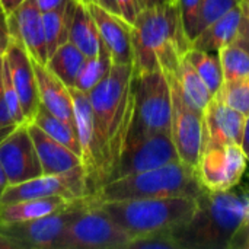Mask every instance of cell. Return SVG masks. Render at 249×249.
I'll return each instance as SVG.
<instances>
[{
  "label": "cell",
  "instance_id": "obj_23",
  "mask_svg": "<svg viewBox=\"0 0 249 249\" xmlns=\"http://www.w3.org/2000/svg\"><path fill=\"white\" fill-rule=\"evenodd\" d=\"M71 201L60 196H53L18 203H0V223H19L38 219L66 207Z\"/></svg>",
  "mask_w": 249,
  "mask_h": 249
},
{
  "label": "cell",
  "instance_id": "obj_12",
  "mask_svg": "<svg viewBox=\"0 0 249 249\" xmlns=\"http://www.w3.org/2000/svg\"><path fill=\"white\" fill-rule=\"evenodd\" d=\"M248 159L241 144H204L197 165L198 179L207 191L233 190L247 171Z\"/></svg>",
  "mask_w": 249,
  "mask_h": 249
},
{
  "label": "cell",
  "instance_id": "obj_16",
  "mask_svg": "<svg viewBox=\"0 0 249 249\" xmlns=\"http://www.w3.org/2000/svg\"><path fill=\"white\" fill-rule=\"evenodd\" d=\"M10 36L18 39L29 53L34 61L47 64L50 55L45 39L42 12L34 0H25L13 13L7 16Z\"/></svg>",
  "mask_w": 249,
  "mask_h": 249
},
{
  "label": "cell",
  "instance_id": "obj_21",
  "mask_svg": "<svg viewBox=\"0 0 249 249\" xmlns=\"http://www.w3.org/2000/svg\"><path fill=\"white\" fill-rule=\"evenodd\" d=\"M241 20L242 12L239 6H236L210 25H207L206 28H203L191 41V48L219 54L223 47L229 45L236 39Z\"/></svg>",
  "mask_w": 249,
  "mask_h": 249
},
{
  "label": "cell",
  "instance_id": "obj_33",
  "mask_svg": "<svg viewBox=\"0 0 249 249\" xmlns=\"http://www.w3.org/2000/svg\"><path fill=\"white\" fill-rule=\"evenodd\" d=\"M236 6H238V0H201L198 32Z\"/></svg>",
  "mask_w": 249,
  "mask_h": 249
},
{
  "label": "cell",
  "instance_id": "obj_19",
  "mask_svg": "<svg viewBox=\"0 0 249 249\" xmlns=\"http://www.w3.org/2000/svg\"><path fill=\"white\" fill-rule=\"evenodd\" d=\"M34 70L38 82L41 105H44L54 115L76 125L74 105L70 88H67L45 64L34 61Z\"/></svg>",
  "mask_w": 249,
  "mask_h": 249
},
{
  "label": "cell",
  "instance_id": "obj_29",
  "mask_svg": "<svg viewBox=\"0 0 249 249\" xmlns=\"http://www.w3.org/2000/svg\"><path fill=\"white\" fill-rule=\"evenodd\" d=\"M112 64H114L112 57L104 44V47L98 55L86 58V63L77 77L74 88L82 90L83 93H89L99 82H102L107 77Z\"/></svg>",
  "mask_w": 249,
  "mask_h": 249
},
{
  "label": "cell",
  "instance_id": "obj_45",
  "mask_svg": "<svg viewBox=\"0 0 249 249\" xmlns=\"http://www.w3.org/2000/svg\"><path fill=\"white\" fill-rule=\"evenodd\" d=\"M9 185H10V184H9L7 175H6V172H4V169H3V166H1V163H0V197H1V194L4 193V190H6Z\"/></svg>",
  "mask_w": 249,
  "mask_h": 249
},
{
  "label": "cell",
  "instance_id": "obj_1",
  "mask_svg": "<svg viewBox=\"0 0 249 249\" xmlns=\"http://www.w3.org/2000/svg\"><path fill=\"white\" fill-rule=\"evenodd\" d=\"M133 73L140 76L162 70L165 76L175 74L179 63L191 48L178 3L143 9L131 26Z\"/></svg>",
  "mask_w": 249,
  "mask_h": 249
},
{
  "label": "cell",
  "instance_id": "obj_11",
  "mask_svg": "<svg viewBox=\"0 0 249 249\" xmlns=\"http://www.w3.org/2000/svg\"><path fill=\"white\" fill-rule=\"evenodd\" d=\"M171 86L172 98V118H171V136L178 152L179 159L196 168L200 160V155L204 143L203 112L193 108L184 98L177 73L166 76Z\"/></svg>",
  "mask_w": 249,
  "mask_h": 249
},
{
  "label": "cell",
  "instance_id": "obj_7",
  "mask_svg": "<svg viewBox=\"0 0 249 249\" xmlns=\"http://www.w3.org/2000/svg\"><path fill=\"white\" fill-rule=\"evenodd\" d=\"M74 105V120L80 142V158L86 171L89 196L93 197L111 178L114 162L108 144L96 124L95 114L86 93L70 88Z\"/></svg>",
  "mask_w": 249,
  "mask_h": 249
},
{
  "label": "cell",
  "instance_id": "obj_3",
  "mask_svg": "<svg viewBox=\"0 0 249 249\" xmlns=\"http://www.w3.org/2000/svg\"><path fill=\"white\" fill-rule=\"evenodd\" d=\"M86 95L115 169L124 152L134 114L133 64L114 63L107 77Z\"/></svg>",
  "mask_w": 249,
  "mask_h": 249
},
{
  "label": "cell",
  "instance_id": "obj_48",
  "mask_svg": "<svg viewBox=\"0 0 249 249\" xmlns=\"http://www.w3.org/2000/svg\"><path fill=\"white\" fill-rule=\"evenodd\" d=\"M1 63H3V55L0 57V92H1Z\"/></svg>",
  "mask_w": 249,
  "mask_h": 249
},
{
  "label": "cell",
  "instance_id": "obj_24",
  "mask_svg": "<svg viewBox=\"0 0 249 249\" xmlns=\"http://www.w3.org/2000/svg\"><path fill=\"white\" fill-rule=\"evenodd\" d=\"M86 55L70 41L58 47L54 54L50 55L47 67L67 86L74 88L77 77L86 63Z\"/></svg>",
  "mask_w": 249,
  "mask_h": 249
},
{
  "label": "cell",
  "instance_id": "obj_44",
  "mask_svg": "<svg viewBox=\"0 0 249 249\" xmlns=\"http://www.w3.org/2000/svg\"><path fill=\"white\" fill-rule=\"evenodd\" d=\"M0 249H20L18 244H15L13 241L7 239L6 236H3L0 233Z\"/></svg>",
  "mask_w": 249,
  "mask_h": 249
},
{
  "label": "cell",
  "instance_id": "obj_10",
  "mask_svg": "<svg viewBox=\"0 0 249 249\" xmlns=\"http://www.w3.org/2000/svg\"><path fill=\"white\" fill-rule=\"evenodd\" d=\"M28 130L34 140L42 174L57 175L66 179L77 198L90 197L82 158L67 146L50 137L34 123H28Z\"/></svg>",
  "mask_w": 249,
  "mask_h": 249
},
{
  "label": "cell",
  "instance_id": "obj_50",
  "mask_svg": "<svg viewBox=\"0 0 249 249\" xmlns=\"http://www.w3.org/2000/svg\"><path fill=\"white\" fill-rule=\"evenodd\" d=\"M238 1H239V0H238Z\"/></svg>",
  "mask_w": 249,
  "mask_h": 249
},
{
  "label": "cell",
  "instance_id": "obj_47",
  "mask_svg": "<svg viewBox=\"0 0 249 249\" xmlns=\"http://www.w3.org/2000/svg\"><path fill=\"white\" fill-rule=\"evenodd\" d=\"M238 6H239V9L242 12V16H245V18L249 19V0H239Z\"/></svg>",
  "mask_w": 249,
  "mask_h": 249
},
{
  "label": "cell",
  "instance_id": "obj_49",
  "mask_svg": "<svg viewBox=\"0 0 249 249\" xmlns=\"http://www.w3.org/2000/svg\"><path fill=\"white\" fill-rule=\"evenodd\" d=\"M171 3H177V0H169Z\"/></svg>",
  "mask_w": 249,
  "mask_h": 249
},
{
  "label": "cell",
  "instance_id": "obj_39",
  "mask_svg": "<svg viewBox=\"0 0 249 249\" xmlns=\"http://www.w3.org/2000/svg\"><path fill=\"white\" fill-rule=\"evenodd\" d=\"M235 42L239 44L241 47H244L249 53V19L245 18V16H242V20H241L239 31H238Z\"/></svg>",
  "mask_w": 249,
  "mask_h": 249
},
{
  "label": "cell",
  "instance_id": "obj_9",
  "mask_svg": "<svg viewBox=\"0 0 249 249\" xmlns=\"http://www.w3.org/2000/svg\"><path fill=\"white\" fill-rule=\"evenodd\" d=\"M90 197L77 198L47 216L19 223H0V233L20 249H54L55 242L89 204Z\"/></svg>",
  "mask_w": 249,
  "mask_h": 249
},
{
  "label": "cell",
  "instance_id": "obj_30",
  "mask_svg": "<svg viewBox=\"0 0 249 249\" xmlns=\"http://www.w3.org/2000/svg\"><path fill=\"white\" fill-rule=\"evenodd\" d=\"M223 82L239 80L249 74V53L235 41L219 51Z\"/></svg>",
  "mask_w": 249,
  "mask_h": 249
},
{
  "label": "cell",
  "instance_id": "obj_13",
  "mask_svg": "<svg viewBox=\"0 0 249 249\" xmlns=\"http://www.w3.org/2000/svg\"><path fill=\"white\" fill-rule=\"evenodd\" d=\"M177 160L181 159L175 149L171 133H156L142 139L130 140L127 142L109 181L160 168Z\"/></svg>",
  "mask_w": 249,
  "mask_h": 249
},
{
  "label": "cell",
  "instance_id": "obj_20",
  "mask_svg": "<svg viewBox=\"0 0 249 249\" xmlns=\"http://www.w3.org/2000/svg\"><path fill=\"white\" fill-rule=\"evenodd\" d=\"M60 196L66 200H77L66 179L57 175H41L19 184L9 185L0 197V203H18Z\"/></svg>",
  "mask_w": 249,
  "mask_h": 249
},
{
  "label": "cell",
  "instance_id": "obj_35",
  "mask_svg": "<svg viewBox=\"0 0 249 249\" xmlns=\"http://www.w3.org/2000/svg\"><path fill=\"white\" fill-rule=\"evenodd\" d=\"M127 249H179L172 232H159L133 239Z\"/></svg>",
  "mask_w": 249,
  "mask_h": 249
},
{
  "label": "cell",
  "instance_id": "obj_46",
  "mask_svg": "<svg viewBox=\"0 0 249 249\" xmlns=\"http://www.w3.org/2000/svg\"><path fill=\"white\" fill-rule=\"evenodd\" d=\"M140 1V6H142V10L143 9H149V7H155V6H160L169 0H139Z\"/></svg>",
  "mask_w": 249,
  "mask_h": 249
},
{
  "label": "cell",
  "instance_id": "obj_28",
  "mask_svg": "<svg viewBox=\"0 0 249 249\" xmlns=\"http://www.w3.org/2000/svg\"><path fill=\"white\" fill-rule=\"evenodd\" d=\"M196 71L200 74L212 95L214 96L223 85V71L219 54L207 53L197 48H190L185 54Z\"/></svg>",
  "mask_w": 249,
  "mask_h": 249
},
{
  "label": "cell",
  "instance_id": "obj_37",
  "mask_svg": "<svg viewBox=\"0 0 249 249\" xmlns=\"http://www.w3.org/2000/svg\"><path fill=\"white\" fill-rule=\"evenodd\" d=\"M118 10H120V16L130 25L133 26L139 13L142 12V6L139 0H115Z\"/></svg>",
  "mask_w": 249,
  "mask_h": 249
},
{
  "label": "cell",
  "instance_id": "obj_22",
  "mask_svg": "<svg viewBox=\"0 0 249 249\" xmlns=\"http://www.w3.org/2000/svg\"><path fill=\"white\" fill-rule=\"evenodd\" d=\"M69 41L73 42L86 57H95L101 53L104 42L101 39L96 22L85 1L77 0L69 31Z\"/></svg>",
  "mask_w": 249,
  "mask_h": 249
},
{
  "label": "cell",
  "instance_id": "obj_40",
  "mask_svg": "<svg viewBox=\"0 0 249 249\" xmlns=\"http://www.w3.org/2000/svg\"><path fill=\"white\" fill-rule=\"evenodd\" d=\"M70 0H34V3L36 4V7L45 13V12H51L55 9H61L64 7Z\"/></svg>",
  "mask_w": 249,
  "mask_h": 249
},
{
  "label": "cell",
  "instance_id": "obj_17",
  "mask_svg": "<svg viewBox=\"0 0 249 249\" xmlns=\"http://www.w3.org/2000/svg\"><path fill=\"white\" fill-rule=\"evenodd\" d=\"M247 115L214 95L203 112L204 144H241Z\"/></svg>",
  "mask_w": 249,
  "mask_h": 249
},
{
  "label": "cell",
  "instance_id": "obj_15",
  "mask_svg": "<svg viewBox=\"0 0 249 249\" xmlns=\"http://www.w3.org/2000/svg\"><path fill=\"white\" fill-rule=\"evenodd\" d=\"M3 57L7 63L12 82L18 92L25 120L26 123H31L34 120L38 107L41 105L39 93H38V82L34 70V60L26 51V48L12 36Z\"/></svg>",
  "mask_w": 249,
  "mask_h": 249
},
{
  "label": "cell",
  "instance_id": "obj_32",
  "mask_svg": "<svg viewBox=\"0 0 249 249\" xmlns=\"http://www.w3.org/2000/svg\"><path fill=\"white\" fill-rule=\"evenodd\" d=\"M1 92H3V96L6 99V104L9 107V111L13 115V118L16 120V123L18 124H26V120H25V115L22 111V105H20L18 92L15 89V85L12 82L10 71H9V67H7L4 57H3V63H1Z\"/></svg>",
  "mask_w": 249,
  "mask_h": 249
},
{
  "label": "cell",
  "instance_id": "obj_27",
  "mask_svg": "<svg viewBox=\"0 0 249 249\" xmlns=\"http://www.w3.org/2000/svg\"><path fill=\"white\" fill-rule=\"evenodd\" d=\"M76 1L77 0H70L61 9H55V10L42 13L48 55L54 54V51L58 47H61L64 42L69 41L70 20H71V15H73Z\"/></svg>",
  "mask_w": 249,
  "mask_h": 249
},
{
  "label": "cell",
  "instance_id": "obj_43",
  "mask_svg": "<svg viewBox=\"0 0 249 249\" xmlns=\"http://www.w3.org/2000/svg\"><path fill=\"white\" fill-rule=\"evenodd\" d=\"M23 1L25 0H0V3H1V6H3V9H4V12H6L7 16L10 13H13Z\"/></svg>",
  "mask_w": 249,
  "mask_h": 249
},
{
  "label": "cell",
  "instance_id": "obj_38",
  "mask_svg": "<svg viewBox=\"0 0 249 249\" xmlns=\"http://www.w3.org/2000/svg\"><path fill=\"white\" fill-rule=\"evenodd\" d=\"M9 42H10V32H9L7 15L0 3V57L4 55Z\"/></svg>",
  "mask_w": 249,
  "mask_h": 249
},
{
  "label": "cell",
  "instance_id": "obj_14",
  "mask_svg": "<svg viewBox=\"0 0 249 249\" xmlns=\"http://www.w3.org/2000/svg\"><path fill=\"white\" fill-rule=\"evenodd\" d=\"M0 163L10 185L44 175L28 123L19 124L0 140Z\"/></svg>",
  "mask_w": 249,
  "mask_h": 249
},
{
  "label": "cell",
  "instance_id": "obj_34",
  "mask_svg": "<svg viewBox=\"0 0 249 249\" xmlns=\"http://www.w3.org/2000/svg\"><path fill=\"white\" fill-rule=\"evenodd\" d=\"M179 7V15L182 20L184 31L190 41H193L198 34V18L201 0H177Z\"/></svg>",
  "mask_w": 249,
  "mask_h": 249
},
{
  "label": "cell",
  "instance_id": "obj_42",
  "mask_svg": "<svg viewBox=\"0 0 249 249\" xmlns=\"http://www.w3.org/2000/svg\"><path fill=\"white\" fill-rule=\"evenodd\" d=\"M241 147L248 159L249 163V114L247 115V120H245V128H244V136H242V142H241Z\"/></svg>",
  "mask_w": 249,
  "mask_h": 249
},
{
  "label": "cell",
  "instance_id": "obj_2",
  "mask_svg": "<svg viewBox=\"0 0 249 249\" xmlns=\"http://www.w3.org/2000/svg\"><path fill=\"white\" fill-rule=\"evenodd\" d=\"M249 204V196L204 190L194 216L172 232L179 249H229Z\"/></svg>",
  "mask_w": 249,
  "mask_h": 249
},
{
  "label": "cell",
  "instance_id": "obj_36",
  "mask_svg": "<svg viewBox=\"0 0 249 249\" xmlns=\"http://www.w3.org/2000/svg\"><path fill=\"white\" fill-rule=\"evenodd\" d=\"M229 249H249V204L239 223L238 231L235 232L229 244Z\"/></svg>",
  "mask_w": 249,
  "mask_h": 249
},
{
  "label": "cell",
  "instance_id": "obj_18",
  "mask_svg": "<svg viewBox=\"0 0 249 249\" xmlns=\"http://www.w3.org/2000/svg\"><path fill=\"white\" fill-rule=\"evenodd\" d=\"M93 16L101 39L108 48L115 64H133L131 26L118 15L96 4L86 3Z\"/></svg>",
  "mask_w": 249,
  "mask_h": 249
},
{
  "label": "cell",
  "instance_id": "obj_6",
  "mask_svg": "<svg viewBox=\"0 0 249 249\" xmlns=\"http://www.w3.org/2000/svg\"><path fill=\"white\" fill-rule=\"evenodd\" d=\"M171 86L165 73L155 70L134 76V114L127 142L156 133H171Z\"/></svg>",
  "mask_w": 249,
  "mask_h": 249
},
{
  "label": "cell",
  "instance_id": "obj_31",
  "mask_svg": "<svg viewBox=\"0 0 249 249\" xmlns=\"http://www.w3.org/2000/svg\"><path fill=\"white\" fill-rule=\"evenodd\" d=\"M219 95L228 105L238 109L239 112L249 114V74L233 82H223Z\"/></svg>",
  "mask_w": 249,
  "mask_h": 249
},
{
  "label": "cell",
  "instance_id": "obj_4",
  "mask_svg": "<svg viewBox=\"0 0 249 249\" xmlns=\"http://www.w3.org/2000/svg\"><path fill=\"white\" fill-rule=\"evenodd\" d=\"M102 210L133 239L159 232H174L197 210L196 197L136 198L96 201Z\"/></svg>",
  "mask_w": 249,
  "mask_h": 249
},
{
  "label": "cell",
  "instance_id": "obj_26",
  "mask_svg": "<svg viewBox=\"0 0 249 249\" xmlns=\"http://www.w3.org/2000/svg\"><path fill=\"white\" fill-rule=\"evenodd\" d=\"M177 79H178V85H179V89H181L185 101L193 108L204 112V109L209 105V102L212 101L213 95L185 55L182 57V60L179 63V67L177 71Z\"/></svg>",
  "mask_w": 249,
  "mask_h": 249
},
{
  "label": "cell",
  "instance_id": "obj_41",
  "mask_svg": "<svg viewBox=\"0 0 249 249\" xmlns=\"http://www.w3.org/2000/svg\"><path fill=\"white\" fill-rule=\"evenodd\" d=\"M82 1H85V3H96V4H99V6H102V7L108 9L109 12L120 16V10H118V6H117L115 0H82Z\"/></svg>",
  "mask_w": 249,
  "mask_h": 249
},
{
  "label": "cell",
  "instance_id": "obj_8",
  "mask_svg": "<svg viewBox=\"0 0 249 249\" xmlns=\"http://www.w3.org/2000/svg\"><path fill=\"white\" fill-rule=\"evenodd\" d=\"M131 238L90 197L89 204L55 242L54 249H127Z\"/></svg>",
  "mask_w": 249,
  "mask_h": 249
},
{
  "label": "cell",
  "instance_id": "obj_5",
  "mask_svg": "<svg viewBox=\"0 0 249 249\" xmlns=\"http://www.w3.org/2000/svg\"><path fill=\"white\" fill-rule=\"evenodd\" d=\"M204 191L197 169L177 160L160 168L125 175L107 182L92 198L95 201H120L162 197H198Z\"/></svg>",
  "mask_w": 249,
  "mask_h": 249
},
{
  "label": "cell",
  "instance_id": "obj_25",
  "mask_svg": "<svg viewBox=\"0 0 249 249\" xmlns=\"http://www.w3.org/2000/svg\"><path fill=\"white\" fill-rule=\"evenodd\" d=\"M31 123L38 125L50 137H53L58 143L67 146L69 149H71L74 153H77L80 156L82 149H80L77 128H76L74 124H70L66 120L54 115L44 105L38 107V109H36V112L34 115V120Z\"/></svg>",
  "mask_w": 249,
  "mask_h": 249
}]
</instances>
